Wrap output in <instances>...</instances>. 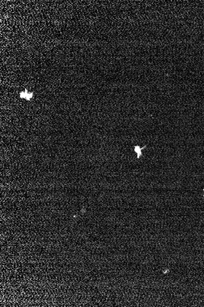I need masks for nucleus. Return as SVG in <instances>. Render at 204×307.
Listing matches in <instances>:
<instances>
[{"mask_svg":"<svg viewBox=\"0 0 204 307\" xmlns=\"http://www.w3.org/2000/svg\"><path fill=\"white\" fill-rule=\"evenodd\" d=\"M33 93L32 92H28L27 90L26 89L24 91H21L20 93V97L21 99H25L26 101H30L33 97Z\"/></svg>","mask_w":204,"mask_h":307,"instance_id":"obj_1","label":"nucleus"},{"mask_svg":"<svg viewBox=\"0 0 204 307\" xmlns=\"http://www.w3.org/2000/svg\"><path fill=\"white\" fill-rule=\"evenodd\" d=\"M146 147V146H144V147L142 148H141L139 145H136L135 146V151L136 153L137 154V159H139L141 156H142V150L145 149V148Z\"/></svg>","mask_w":204,"mask_h":307,"instance_id":"obj_2","label":"nucleus"}]
</instances>
